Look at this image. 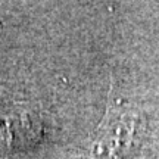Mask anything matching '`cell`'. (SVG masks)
<instances>
[{
    "label": "cell",
    "instance_id": "cell-1",
    "mask_svg": "<svg viewBox=\"0 0 159 159\" xmlns=\"http://www.w3.org/2000/svg\"><path fill=\"white\" fill-rule=\"evenodd\" d=\"M139 114L125 108H109L93 134L83 159H133L137 146Z\"/></svg>",
    "mask_w": 159,
    "mask_h": 159
}]
</instances>
